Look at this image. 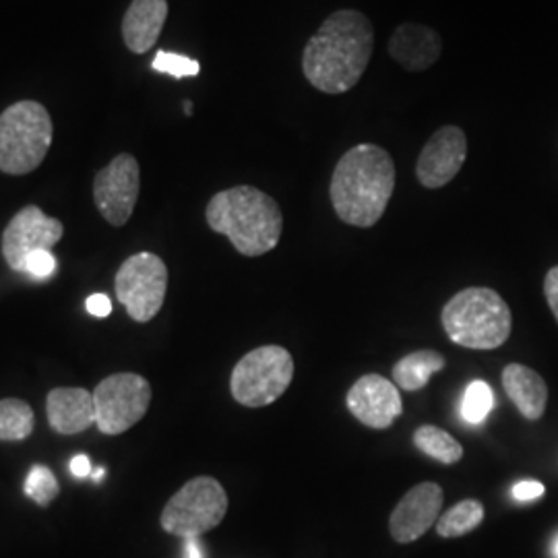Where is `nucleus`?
I'll list each match as a JSON object with an SVG mask.
<instances>
[{
  "instance_id": "nucleus-21",
  "label": "nucleus",
  "mask_w": 558,
  "mask_h": 558,
  "mask_svg": "<svg viewBox=\"0 0 558 558\" xmlns=\"http://www.w3.org/2000/svg\"><path fill=\"white\" fill-rule=\"evenodd\" d=\"M484 521V505L476 499H465L453 505L437 521V534L440 538H461L474 532Z\"/></svg>"
},
{
  "instance_id": "nucleus-5",
  "label": "nucleus",
  "mask_w": 558,
  "mask_h": 558,
  "mask_svg": "<svg viewBox=\"0 0 558 558\" xmlns=\"http://www.w3.org/2000/svg\"><path fill=\"white\" fill-rule=\"evenodd\" d=\"M52 119L40 101L21 100L0 114V172H34L52 145Z\"/></svg>"
},
{
  "instance_id": "nucleus-13",
  "label": "nucleus",
  "mask_w": 558,
  "mask_h": 558,
  "mask_svg": "<svg viewBox=\"0 0 558 558\" xmlns=\"http://www.w3.org/2000/svg\"><path fill=\"white\" fill-rule=\"evenodd\" d=\"M468 158V140L459 126H442L420 151L416 177L424 189H440L456 179Z\"/></svg>"
},
{
  "instance_id": "nucleus-26",
  "label": "nucleus",
  "mask_w": 558,
  "mask_h": 558,
  "mask_svg": "<svg viewBox=\"0 0 558 558\" xmlns=\"http://www.w3.org/2000/svg\"><path fill=\"white\" fill-rule=\"evenodd\" d=\"M54 267H57V259L52 257V253L50 251H38V253H34L27 259L25 274H29L34 278L44 279L54 274Z\"/></svg>"
},
{
  "instance_id": "nucleus-19",
  "label": "nucleus",
  "mask_w": 558,
  "mask_h": 558,
  "mask_svg": "<svg viewBox=\"0 0 558 558\" xmlns=\"http://www.w3.org/2000/svg\"><path fill=\"white\" fill-rule=\"evenodd\" d=\"M447 360L435 350H418L399 360L393 366V383L403 391H420L445 368Z\"/></svg>"
},
{
  "instance_id": "nucleus-28",
  "label": "nucleus",
  "mask_w": 558,
  "mask_h": 558,
  "mask_svg": "<svg viewBox=\"0 0 558 558\" xmlns=\"http://www.w3.org/2000/svg\"><path fill=\"white\" fill-rule=\"evenodd\" d=\"M544 495V484L538 480H525L519 482L513 488V497L518 500H536Z\"/></svg>"
},
{
  "instance_id": "nucleus-27",
  "label": "nucleus",
  "mask_w": 558,
  "mask_h": 558,
  "mask_svg": "<svg viewBox=\"0 0 558 558\" xmlns=\"http://www.w3.org/2000/svg\"><path fill=\"white\" fill-rule=\"evenodd\" d=\"M544 296L558 323V265L553 267L544 278Z\"/></svg>"
},
{
  "instance_id": "nucleus-15",
  "label": "nucleus",
  "mask_w": 558,
  "mask_h": 558,
  "mask_svg": "<svg viewBox=\"0 0 558 558\" xmlns=\"http://www.w3.org/2000/svg\"><path fill=\"white\" fill-rule=\"evenodd\" d=\"M442 52L439 34L422 23H403L389 38V54L405 71L420 73L430 69Z\"/></svg>"
},
{
  "instance_id": "nucleus-24",
  "label": "nucleus",
  "mask_w": 558,
  "mask_h": 558,
  "mask_svg": "<svg viewBox=\"0 0 558 558\" xmlns=\"http://www.w3.org/2000/svg\"><path fill=\"white\" fill-rule=\"evenodd\" d=\"M59 482L46 465H34L25 480V495L40 507H48L59 497Z\"/></svg>"
},
{
  "instance_id": "nucleus-11",
  "label": "nucleus",
  "mask_w": 558,
  "mask_h": 558,
  "mask_svg": "<svg viewBox=\"0 0 558 558\" xmlns=\"http://www.w3.org/2000/svg\"><path fill=\"white\" fill-rule=\"evenodd\" d=\"M64 234V226L36 205H27L13 216L2 234V257L13 271H25L27 259L38 251H50Z\"/></svg>"
},
{
  "instance_id": "nucleus-34",
  "label": "nucleus",
  "mask_w": 558,
  "mask_h": 558,
  "mask_svg": "<svg viewBox=\"0 0 558 558\" xmlns=\"http://www.w3.org/2000/svg\"><path fill=\"white\" fill-rule=\"evenodd\" d=\"M555 555L558 557V538L557 542H555Z\"/></svg>"
},
{
  "instance_id": "nucleus-17",
  "label": "nucleus",
  "mask_w": 558,
  "mask_h": 558,
  "mask_svg": "<svg viewBox=\"0 0 558 558\" xmlns=\"http://www.w3.org/2000/svg\"><path fill=\"white\" fill-rule=\"evenodd\" d=\"M168 0H133L122 20V38L131 52L145 54L160 40Z\"/></svg>"
},
{
  "instance_id": "nucleus-6",
  "label": "nucleus",
  "mask_w": 558,
  "mask_h": 558,
  "mask_svg": "<svg viewBox=\"0 0 558 558\" xmlns=\"http://www.w3.org/2000/svg\"><path fill=\"white\" fill-rule=\"evenodd\" d=\"M294 379V359L281 345H260L240 359L230 377L232 398L246 408L278 401Z\"/></svg>"
},
{
  "instance_id": "nucleus-1",
  "label": "nucleus",
  "mask_w": 558,
  "mask_h": 558,
  "mask_svg": "<svg viewBox=\"0 0 558 558\" xmlns=\"http://www.w3.org/2000/svg\"><path fill=\"white\" fill-rule=\"evenodd\" d=\"M375 48L371 21L359 11H336L323 21L302 54V71L323 94H345L359 85Z\"/></svg>"
},
{
  "instance_id": "nucleus-4",
  "label": "nucleus",
  "mask_w": 558,
  "mask_h": 558,
  "mask_svg": "<svg viewBox=\"0 0 558 558\" xmlns=\"http://www.w3.org/2000/svg\"><path fill=\"white\" fill-rule=\"evenodd\" d=\"M440 323L453 343L468 350H497L513 329L509 304L493 288H465L442 306Z\"/></svg>"
},
{
  "instance_id": "nucleus-33",
  "label": "nucleus",
  "mask_w": 558,
  "mask_h": 558,
  "mask_svg": "<svg viewBox=\"0 0 558 558\" xmlns=\"http://www.w3.org/2000/svg\"><path fill=\"white\" fill-rule=\"evenodd\" d=\"M104 476V470H98L96 474H94V480H100Z\"/></svg>"
},
{
  "instance_id": "nucleus-16",
  "label": "nucleus",
  "mask_w": 558,
  "mask_h": 558,
  "mask_svg": "<svg viewBox=\"0 0 558 558\" xmlns=\"http://www.w3.org/2000/svg\"><path fill=\"white\" fill-rule=\"evenodd\" d=\"M46 414L59 435L85 433L96 424L94 393L81 387H59L46 398Z\"/></svg>"
},
{
  "instance_id": "nucleus-22",
  "label": "nucleus",
  "mask_w": 558,
  "mask_h": 558,
  "mask_svg": "<svg viewBox=\"0 0 558 558\" xmlns=\"http://www.w3.org/2000/svg\"><path fill=\"white\" fill-rule=\"evenodd\" d=\"M36 416L23 399H0V440H23L34 433Z\"/></svg>"
},
{
  "instance_id": "nucleus-12",
  "label": "nucleus",
  "mask_w": 558,
  "mask_h": 558,
  "mask_svg": "<svg viewBox=\"0 0 558 558\" xmlns=\"http://www.w3.org/2000/svg\"><path fill=\"white\" fill-rule=\"evenodd\" d=\"M348 410L354 418L373 430H385L403 412V401L398 385L380 375L360 377L348 391Z\"/></svg>"
},
{
  "instance_id": "nucleus-9",
  "label": "nucleus",
  "mask_w": 558,
  "mask_h": 558,
  "mask_svg": "<svg viewBox=\"0 0 558 558\" xmlns=\"http://www.w3.org/2000/svg\"><path fill=\"white\" fill-rule=\"evenodd\" d=\"M96 426L117 437L133 428L151 405V385L135 373H119L98 383L94 391Z\"/></svg>"
},
{
  "instance_id": "nucleus-3",
  "label": "nucleus",
  "mask_w": 558,
  "mask_h": 558,
  "mask_svg": "<svg viewBox=\"0 0 558 558\" xmlns=\"http://www.w3.org/2000/svg\"><path fill=\"white\" fill-rule=\"evenodd\" d=\"M205 218L209 228L228 236L244 257H260L274 251L283 230V216L276 199L248 184L214 195Z\"/></svg>"
},
{
  "instance_id": "nucleus-25",
  "label": "nucleus",
  "mask_w": 558,
  "mask_h": 558,
  "mask_svg": "<svg viewBox=\"0 0 558 558\" xmlns=\"http://www.w3.org/2000/svg\"><path fill=\"white\" fill-rule=\"evenodd\" d=\"M151 69L161 75H170L174 80H184V77H197L201 73L199 60L189 59L184 54L177 52H166L160 50L156 59L151 62Z\"/></svg>"
},
{
  "instance_id": "nucleus-23",
  "label": "nucleus",
  "mask_w": 558,
  "mask_h": 558,
  "mask_svg": "<svg viewBox=\"0 0 558 558\" xmlns=\"http://www.w3.org/2000/svg\"><path fill=\"white\" fill-rule=\"evenodd\" d=\"M493 405H495V398H493V389L488 387V383L474 380L465 389L461 412H463V418L468 420V422L480 424L482 420L490 414Z\"/></svg>"
},
{
  "instance_id": "nucleus-29",
  "label": "nucleus",
  "mask_w": 558,
  "mask_h": 558,
  "mask_svg": "<svg viewBox=\"0 0 558 558\" xmlns=\"http://www.w3.org/2000/svg\"><path fill=\"white\" fill-rule=\"evenodd\" d=\"M85 308L89 315H94L98 319H106L112 313V300L108 299L106 294H94L85 302Z\"/></svg>"
},
{
  "instance_id": "nucleus-7",
  "label": "nucleus",
  "mask_w": 558,
  "mask_h": 558,
  "mask_svg": "<svg viewBox=\"0 0 558 558\" xmlns=\"http://www.w3.org/2000/svg\"><path fill=\"white\" fill-rule=\"evenodd\" d=\"M228 513V495L209 476L189 480L161 511L163 532L179 538H197L218 527Z\"/></svg>"
},
{
  "instance_id": "nucleus-14",
  "label": "nucleus",
  "mask_w": 558,
  "mask_h": 558,
  "mask_svg": "<svg viewBox=\"0 0 558 558\" xmlns=\"http://www.w3.org/2000/svg\"><path fill=\"white\" fill-rule=\"evenodd\" d=\"M445 493L437 482H422L399 500L389 518V532L398 544L422 538L437 521Z\"/></svg>"
},
{
  "instance_id": "nucleus-10",
  "label": "nucleus",
  "mask_w": 558,
  "mask_h": 558,
  "mask_svg": "<svg viewBox=\"0 0 558 558\" xmlns=\"http://www.w3.org/2000/svg\"><path fill=\"white\" fill-rule=\"evenodd\" d=\"M140 189V161L131 154H120L94 180V203L101 218L114 228L124 226L135 211Z\"/></svg>"
},
{
  "instance_id": "nucleus-20",
  "label": "nucleus",
  "mask_w": 558,
  "mask_h": 558,
  "mask_svg": "<svg viewBox=\"0 0 558 558\" xmlns=\"http://www.w3.org/2000/svg\"><path fill=\"white\" fill-rule=\"evenodd\" d=\"M414 445L424 456H428L442 465H453L463 458V447L447 430L433 424H424L414 433Z\"/></svg>"
},
{
  "instance_id": "nucleus-31",
  "label": "nucleus",
  "mask_w": 558,
  "mask_h": 558,
  "mask_svg": "<svg viewBox=\"0 0 558 558\" xmlns=\"http://www.w3.org/2000/svg\"><path fill=\"white\" fill-rule=\"evenodd\" d=\"M184 555L186 558H203V553H201L199 542L197 538H184Z\"/></svg>"
},
{
  "instance_id": "nucleus-30",
  "label": "nucleus",
  "mask_w": 558,
  "mask_h": 558,
  "mask_svg": "<svg viewBox=\"0 0 558 558\" xmlns=\"http://www.w3.org/2000/svg\"><path fill=\"white\" fill-rule=\"evenodd\" d=\"M71 472L77 478L89 476L92 474V461H89L87 456H75V458L71 459Z\"/></svg>"
},
{
  "instance_id": "nucleus-32",
  "label": "nucleus",
  "mask_w": 558,
  "mask_h": 558,
  "mask_svg": "<svg viewBox=\"0 0 558 558\" xmlns=\"http://www.w3.org/2000/svg\"><path fill=\"white\" fill-rule=\"evenodd\" d=\"M184 110H186V117L193 114V104L191 101H184Z\"/></svg>"
},
{
  "instance_id": "nucleus-8",
  "label": "nucleus",
  "mask_w": 558,
  "mask_h": 558,
  "mask_svg": "<svg viewBox=\"0 0 558 558\" xmlns=\"http://www.w3.org/2000/svg\"><path fill=\"white\" fill-rule=\"evenodd\" d=\"M117 299L129 317L149 323L163 306L168 292V267L154 253H137L120 265L114 279Z\"/></svg>"
},
{
  "instance_id": "nucleus-2",
  "label": "nucleus",
  "mask_w": 558,
  "mask_h": 558,
  "mask_svg": "<svg viewBox=\"0 0 558 558\" xmlns=\"http://www.w3.org/2000/svg\"><path fill=\"white\" fill-rule=\"evenodd\" d=\"M396 191V163L373 143L343 154L331 177V203L338 218L356 228H373Z\"/></svg>"
},
{
  "instance_id": "nucleus-18",
  "label": "nucleus",
  "mask_w": 558,
  "mask_h": 558,
  "mask_svg": "<svg viewBox=\"0 0 558 558\" xmlns=\"http://www.w3.org/2000/svg\"><path fill=\"white\" fill-rule=\"evenodd\" d=\"M502 389L525 420H539L546 412L548 387L538 373L525 364H509L502 371Z\"/></svg>"
}]
</instances>
